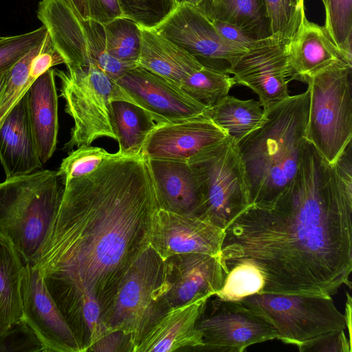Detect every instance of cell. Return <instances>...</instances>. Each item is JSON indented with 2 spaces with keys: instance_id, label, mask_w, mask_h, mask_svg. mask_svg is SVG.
<instances>
[{
  "instance_id": "cell-1",
  "label": "cell",
  "mask_w": 352,
  "mask_h": 352,
  "mask_svg": "<svg viewBox=\"0 0 352 352\" xmlns=\"http://www.w3.org/2000/svg\"><path fill=\"white\" fill-rule=\"evenodd\" d=\"M117 153L65 183L34 265L59 309L93 299L102 318L124 276L150 246L160 207L148 160Z\"/></svg>"
},
{
  "instance_id": "cell-2",
  "label": "cell",
  "mask_w": 352,
  "mask_h": 352,
  "mask_svg": "<svg viewBox=\"0 0 352 352\" xmlns=\"http://www.w3.org/2000/svg\"><path fill=\"white\" fill-rule=\"evenodd\" d=\"M228 265H254L262 293L331 296L351 287L352 195L307 140L297 173L270 205L250 204L223 230Z\"/></svg>"
},
{
  "instance_id": "cell-3",
  "label": "cell",
  "mask_w": 352,
  "mask_h": 352,
  "mask_svg": "<svg viewBox=\"0 0 352 352\" xmlns=\"http://www.w3.org/2000/svg\"><path fill=\"white\" fill-rule=\"evenodd\" d=\"M309 91L265 110L262 124L240 141L250 204L270 205L295 177L306 141Z\"/></svg>"
},
{
  "instance_id": "cell-4",
  "label": "cell",
  "mask_w": 352,
  "mask_h": 352,
  "mask_svg": "<svg viewBox=\"0 0 352 352\" xmlns=\"http://www.w3.org/2000/svg\"><path fill=\"white\" fill-rule=\"evenodd\" d=\"M64 188L57 170L49 169L0 182V233L11 241L24 265L38 260Z\"/></svg>"
},
{
  "instance_id": "cell-5",
  "label": "cell",
  "mask_w": 352,
  "mask_h": 352,
  "mask_svg": "<svg viewBox=\"0 0 352 352\" xmlns=\"http://www.w3.org/2000/svg\"><path fill=\"white\" fill-rule=\"evenodd\" d=\"M55 75L60 81L65 111L74 120L63 149L71 151L74 147L88 146L100 138L116 140L111 102L137 104L128 93L94 65L55 69Z\"/></svg>"
},
{
  "instance_id": "cell-6",
  "label": "cell",
  "mask_w": 352,
  "mask_h": 352,
  "mask_svg": "<svg viewBox=\"0 0 352 352\" xmlns=\"http://www.w3.org/2000/svg\"><path fill=\"white\" fill-rule=\"evenodd\" d=\"M352 66L338 61L307 81L309 105L306 140L334 164L352 139Z\"/></svg>"
},
{
  "instance_id": "cell-7",
  "label": "cell",
  "mask_w": 352,
  "mask_h": 352,
  "mask_svg": "<svg viewBox=\"0 0 352 352\" xmlns=\"http://www.w3.org/2000/svg\"><path fill=\"white\" fill-rule=\"evenodd\" d=\"M239 301L272 324L277 340L295 345L301 352L346 328L344 314L331 296L260 293Z\"/></svg>"
},
{
  "instance_id": "cell-8",
  "label": "cell",
  "mask_w": 352,
  "mask_h": 352,
  "mask_svg": "<svg viewBox=\"0 0 352 352\" xmlns=\"http://www.w3.org/2000/svg\"><path fill=\"white\" fill-rule=\"evenodd\" d=\"M188 163L201 195V219L224 230L250 205L237 143L227 137Z\"/></svg>"
},
{
  "instance_id": "cell-9",
  "label": "cell",
  "mask_w": 352,
  "mask_h": 352,
  "mask_svg": "<svg viewBox=\"0 0 352 352\" xmlns=\"http://www.w3.org/2000/svg\"><path fill=\"white\" fill-rule=\"evenodd\" d=\"M164 261L149 246L120 283L102 320L106 335L122 331L130 336L133 352L143 333L160 314V285Z\"/></svg>"
},
{
  "instance_id": "cell-10",
  "label": "cell",
  "mask_w": 352,
  "mask_h": 352,
  "mask_svg": "<svg viewBox=\"0 0 352 352\" xmlns=\"http://www.w3.org/2000/svg\"><path fill=\"white\" fill-rule=\"evenodd\" d=\"M199 318L197 328L203 344L198 351L243 352L250 345L276 339L275 328L239 300L214 296Z\"/></svg>"
},
{
  "instance_id": "cell-11",
  "label": "cell",
  "mask_w": 352,
  "mask_h": 352,
  "mask_svg": "<svg viewBox=\"0 0 352 352\" xmlns=\"http://www.w3.org/2000/svg\"><path fill=\"white\" fill-rule=\"evenodd\" d=\"M158 33L184 48L204 67L228 74L246 51L223 39L197 7L177 5L157 26Z\"/></svg>"
},
{
  "instance_id": "cell-12",
  "label": "cell",
  "mask_w": 352,
  "mask_h": 352,
  "mask_svg": "<svg viewBox=\"0 0 352 352\" xmlns=\"http://www.w3.org/2000/svg\"><path fill=\"white\" fill-rule=\"evenodd\" d=\"M228 272L220 253L182 254L168 258L164 261L160 285L162 313L216 295Z\"/></svg>"
},
{
  "instance_id": "cell-13",
  "label": "cell",
  "mask_w": 352,
  "mask_h": 352,
  "mask_svg": "<svg viewBox=\"0 0 352 352\" xmlns=\"http://www.w3.org/2000/svg\"><path fill=\"white\" fill-rule=\"evenodd\" d=\"M287 46L270 37L248 50L228 70L234 84L248 87L258 96L264 110L289 96Z\"/></svg>"
},
{
  "instance_id": "cell-14",
  "label": "cell",
  "mask_w": 352,
  "mask_h": 352,
  "mask_svg": "<svg viewBox=\"0 0 352 352\" xmlns=\"http://www.w3.org/2000/svg\"><path fill=\"white\" fill-rule=\"evenodd\" d=\"M21 301L23 320L46 352H81L72 328L34 265H24Z\"/></svg>"
},
{
  "instance_id": "cell-15",
  "label": "cell",
  "mask_w": 352,
  "mask_h": 352,
  "mask_svg": "<svg viewBox=\"0 0 352 352\" xmlns=\"http://www.w3.org/2000/svg\"><path fill=\"white\" fill-rule=\"evenodd\" d=\"M116 82L157 124L197 116L207 108L181 87L140 66L128 70Z\"/></svg>"
},
{
  "instance_id": "cell-16",
  "label": "cell",
  "mask_w": 352,
  "mask_h": 352,
  "mask_svg": "<svg viewBox=\"0 0 352 352\" xmlns=\"http://www.w3.org/2000/svg\"><path fill=\"white\" fill-rule=\"evenodd\" d=\"M227 134L204 113L157 124L143 145L146 159L189 162L206 149L223 141Z\"/></svg>"
},
{
  "instance_id": "cell-17",
  "label": "cell",
  "mask_w": 352,
  "mask_h": 352,
  "mask_svg": "<svg viewBox=\"0 0 352 352\" xmlns=\"http://www.w3.org/2000/svg\"><path fill=\"white\" fill-rule=\"evenodd\" d=\"M223 230L196 216L159 208L152 222L150 247L164 261L177 254L220 253Z\"/></svg>"
},
{
  "instance_id": "cell-18",
  "label": "cell",
  "mask_w": 352,
  "mask_h": 352,
  "mask_svg": "<svg viewBox=\"0 0 352 352\" xmlns=\"http://www.w3.org/2000/svg\"><path fill=\"white\" fill-rule=\"evenodd\" d=\"M209 298H203L160 314L146 329L133 352H172L202 346L197 324Z\"/></svg>"
},
{
  "instance_id": "cell-19",
  "label": "cell",
  "mask_w": 352,
  "mask_h": 352,
  "mask_svg": "<svg viewBox=\"0 0 352 352\" xmlns=\"http://www.w3.org/2000/svg\"><path fill=\"white\" fill-rule=\"evenodd\" d=\"M36 14L67 67L91 65L84 20L67 0H41Z\"/></svg>"
},
{
  "instance_id": "cell-20",
  "label": "cell",
  "mask_w": 352,
  "mask_h": 352,
  "mask_svg": "<svg viewBox=\"0 0 352 352\" xmlns=\"http://www.w3.org/2000/svg\"><path fill=\"white\" fill-rule=\"evenodd\" d=\"M0 163L6 177L30 173L43 167L31 129L28 91L0 126Z\"/></svg>"
},
{
  "instance_id": "cell-21",
  "label": "cell",
  "mask_w": 352,
  "mask_h": 352,
  "mask_svg": "<svg viewBox=\"0 0 352 352\" xmlns=\"http://www.w3.org/2000/svg\"><path fill=\"white\" fill-rule=\"evenodd\" d=\"M147 160L160 208L201 219V195L190 165L179 161Z\"/></svg>"
},
{
  "instance_id": "cell-22",
  "label": "cell",
  "mask_w": 352,
  "mask_h": 352,
  "mask_svg": "<svg viewBox=\"0 0 352 352\" xmlns=\"http://www.w3.org/2000/svg\"><path fill=\"white\" fill-rule=\"evenodd\" d=\"M340 60L344 61L324 26L305 16L287 46L289 81L307 83L314 74Z\"/></svg>"
},
{
  "instance_id": "cell-23",
  "label": "cell",
  "mask_w": 352,
  "mask_h": 352,
  "mask_svg": "<svg viewBox=\"0 0 352 352\" xmlns=\"http://www.w3.org/2000/svg\"><path fill=\"white\" fill-rule=\"evenodd\" d=\"M55 76V69H48L28 91L31 129L43 164L52 157L57 144L58 96Z\"/></svg>"
},
{
  "instance_id": "cell-24",
  "label": "cell",
  "mask_w": 352,
  "mask_h": 352,
  "mask_svg": "<svg viewBox=\"0 0 352 352\" xmlns=\"http://www.w3.org/2000/svg\"><path fill=\"white\" fill-rule=\"evenodd\" d=\"M140 30L142 43L138 66L179 87L191 74L204 67L186 50L153 28L140 26Z\"/></svg>"
},
{
  "instance_id": "cell-25",
  "label": "cell",
  "mask_w": 352,
  "mask_h": 352,
  "mask_svg": "<svg viewBox=\"0 0 352 352\" xmlns=\"http://www.w3.org/2000/svg\"><path fill=\"white\" fill-rule=\"evenodd\" d=\"M24 264L11 241L0 233V335L23 320L21 280Z\"/></svg>"
},
{
  "instance_id": "cell-26",
  "label": "cell",
  "mask_w": 352,
  "mask_h": 352,
  "mask_svg": "<svg viewBox=\"0 0 352 352\" xmlns=\"http://www.w3.org/2000/svg\"><path fill=\"white\" fill-rule=\"evenodd\" d=\"M237 144L260 126L265 111L259 101L241 100L229 95L204 113Z\"/></svg>"
},
{
  "instance_id": "cell-27",
  "label": "cell",
  "mask_w": 352,
  "mask_h": 352,
  "mask_svg": "<svg viewBox=\"0 0 352 352\" xmlns=\"http://www.w3.org/2000/svg\"><path fill=\"white\" fill-rule=\"evenodd\" d=\"M111 111L118 142V153L125 156L140 155L144 142L157 123L146 109L135 103L114 100Z\"/></svg>"
},
{
  "instance_id": "cell-28",
  "label": "cell",
  "mask_w": 352,
  "mask_h": 352,
  "mask_svg": "<svg viewBox=\"0 0 352 352\" xmlns=\"http://www.w3.org/2000/svg\"><path fill=\"white\" fill-rule=\"evenodd\" d=\"M199 9L208 18L235 25L257 40L272 37L263 0H221L215 6Z\"/></svg>"
},
{
  "instance_id": "cell-29",
  "label": "cell",
  "mask_w": 352,
  "mask_h": 352,
  "mask_svg": "<svg viewBox=\"0 0 352 352\" xmlns=\"http://www.w3.org/2000/svg\"><path fill=\"white\" fill-rule=\"evenodd\" d=\"M103 25L108 53L123 63L138 66L142 43L140 25L124 16Z\"/></svg>"
},
{
  "instance_id": "cell-30",
  "label": "cell",
  "mask_w": 352,
  "mask_h": 352,
  "mask_svg": "<svg viewBox=\"0 0 352 352\" xmlns=\"http://www.w3.org/2000/svg\"><path fill=\"white\" fill-rule=\"evenodd\" d=\"M234 85L228 74L203 67L191 74L181 87L190 97L210 107L228 95Z\"/></svg>"
},
{
  "instance_id": "cell-31",
  "label": "cell",
  "mask_w": 352,
  "mask_h": 352,
  "mask_svg": "<svg viewBox=\"0 0 352 352\" xmlns=\"http://www.w3.org/2000/svg\"><path fill=\"white\" fill-rule=\"evenodd\" d=\"M324 28L344 61L352 66V0H322Z\"/></svg>"
},
{
  "instance_id": "cell-32",
  "label": "cell",
  "mask_w": 352,
  "mask_h": 352,
  "mask_svg": "<svg viewBox=\"0 0 352 352\" xmlns=\"http://www.w3.org/2000/svg\"><path fill=\"white\" fill-rule=\"evenodd\" d=\"M272 37L289 44L303 19L305 0H263Z\"/></svg>"
},
{
  "instance_id": "cell-33",
  "label": "cell",
  "mask_w": 352,
  "mask_h": 352,
  "mask_svg": "<svg viewBox=\"0 0 352 352\" xmlns=\"http://www.w3.org/2000/svg\"><path fill=\"white\" fill-rule=\"evenodd\" d=\"M228 274L221 289L214 296L228 300H240L262 293L264 278L260 270L248 261H241L228 266Z\"/></svg>"
},
{
  "instance_id": "cell-34",
  "label": "cell",
  "mask_w": 352,
  "mask_h": 352,
  "mask_svg": "<svg viewBox=\"0 0 352 352\" xmlns=\"http://www.w3.org/2000/svg\"><path fill=\"white\" fill-rule=\"evenodd\" d=\"M43 41L29 51L10 69L0 96V126L13 107L33 83L29 78L30 67L34 58L42 50Z\"/></svg>"
},
{
  "instance_id": "cell-35",
  "label": "cell",
  "mask_w": 352,
  "mask_h": 352,
  "mask_svg": "<svg viewBox=\"0 0 352 352\" xmlns=\"http://www.w3.org/2000/svg\"><path fill=\"white\" fill-rule=\"evenodd\" d=\"M117 154V152L110 153L102 147L82 145L69 152L62 160L57 173L65 184L93 172L103 162L113 158Z\"/></svg>"
},
{
  "instance_id": "cell-36",
  "label": "cell",
  "mask_w": 352,
  "mask_h": 352,
  "mask_svg": "<svg viewBox=\"0 0 352 352\" xmlns=\"http://www.w3.org/2000/svg\"><path fill=\"white\" fill-rule=\"evenodd\" d=\"M124 17L140 26L155 28L176 6L173 0H118Z\"/></svg>"
},
{
  "instance_id": "cell-37",
  "label": "cell",
  "mask_w": 352,
  "mask_h": 352,
  "mask_svg": "<svg viewBox=\"0 0 352 352\" xmlns=\"http://www.w3.org/2000/svg\"><path fill=\"white\" fill-rule=\"evenodd\" d=\"M47 35V31L42 25L27 33L0 37V72L10 69L29 51L41 43Z\"/></svg>"
},
{
  "instance_id": "cell-38",
  "label": "cell",
  "mask_w": 352,
  "mask_h": 352,
  "mask_svg": "<svg viewBox=\"0 0 352 352\" xmlns=\"http://www.w3.org/2000/svg\"><path fill=\"white\" fill-rule=\"evenodd\" d=\"M45 352L32 329L23 320L11 330L0 335V352Z\"/></svg>"
},
{
  "instance_id": "cell-39",
  "label": "cell",
  "mask_w": 352,
  "mask_h": 352,
  "mask_svg": "<svg viewBox=\"0 0 352 352\" xmlns=\"http://www.w3.org/2000/svg\"><path fill=\"white\" fill-rule=\"evenodd\" d=\"M210 19L219 34L223 39L245 51L259 45L265 41L254 38L235 25L216 19Z\"/></svg>"
},
{
  "instance_id": "cell-40",
  "label": "cell",
  "mask_w": 352,
  "mask_h": 352,
  "mask_svg": "<svg viewBox=\"0 0 352 352\" xmlns=\"http://www.w3.org/2000/svg\"><path fill=\"white\" fill-rule=\"evenodd\" d=\"M60 64H64V60L52 46L47 34L42 50L32 63L29 78L34 82L46 71Z\"/></svg>"
},
{
  "instance_id": "cell-41",
  "label": "cell",
  "mask_w": 352,
  "mask_h": 352,
  "mask_svg": "<svg viewBox=\"0 0 352 352\" xmlns=\"http://www.w3.org/2000/svg\"><path fill=\"white\" fill-rule=\"evenodd\" d=\"M89 19L107 23L124 16L118 0H87Z\"/></svg>"
},
{
  "instance_id": "cell-42",
  "label": "cell",
  "mask_w": 352,
  "mask_h": 352,
  "mask_svg": "<svg viewBox=\"0 0 352 352\" xmlns=\"http://www.w3.org/2000/svg\"><path fill=\"white\" fill-rule=\"evenodd\" d=\"M351 340L344 330L325 336L307 346L305 351L351 352Z\"/></svg>"
},
{
  "instance_id": "cell-43",
  "label": "cell",
  "mask_w": 352,
  "mask_h": 352,
  "mask_svg": "<svg viewBox=\"0 0 352 352\" xmlns=\"http://www.w3.org/2000/svg\"><path fill=\"white\" fill-rule=\"evenodd\" d=\"M89 351L102 352L131 351L133 346L130 336L122 331H114L104 336Z\"/></svg>"
},
{
  "instance_id": "cell-44",
  "label": "cell",
  "mask_w": 352,
  "mask_h": 352,
  "mask_svg": "<svg viewBox=\"0 0 352 352\" xmlns=\"http://www.w3.org/2000/svg\"><path fill=\"white\" fill-rule=\"evenodd\" d=\"M78 15L83 20L89 19L87 0H67Z\"/></svg>"
},
{
  "instance_id": "cell-45",
  "label": "cell",
  "mask_w": 352,
  "mask_h": 352,
  "mask_svg": "<svg viewBox=\"0 0 352 352\" xmlns=\"http://www.w3.org/2000/svg\"><path fill=\"white\" fill-rule=\"evenodd\" d=\"M347 295V300L346 302V308H345V314L344 315L345 322H346V327L348 329L349 331V339L351 340V298L349 294H346Z\"/></svg>"
},
{
  "instance_id": "cell-46",
  "label": "cell",
  "mask_w": 352,
  "mask_h": 352,
  "mask_svg": "<svg viewBox=\"0 0 352 352\" xmlns=\"http://www.w3.org/2000/svg\"><path fill=\"white\" fill-rule=\"evenodd\" d=\"M9 71H10V69L0 72V96H1L2 91L5 87V85H6L7 79H8Z\"/></svg>"
},
{
  "instance_id": "cell-47",
  "label": "cell",
  "mask_w": 352,
  "mask_h": 352,
  "mask_svg": "<svg viewBox=\"0 0 352 352\" xmlns=\"http://www.w3.org/2000/svg\"><path fill=\"white\" fill-rule=\"evenodd\" d=\"M205 0H173L175 5L187 3L195 6L196 7L201 4Z\"/></svg>"
},
{
  "instance_id": "cell-48",
  "label": "cell",
  "mask_w": 352,
  "mask_h": 352,
  "mask_svg": "<svg viewBox=\"0 0 352 352\" xmlns=\"http://www.w3.org/2000/svg\"><path fill=\"white\" fill-rule=\"evenodd\" d=\"M221 1V0H205L201 4L197 6V8H205L208 7H213L219 4Z\"/></svg>"
}]
</instances>
